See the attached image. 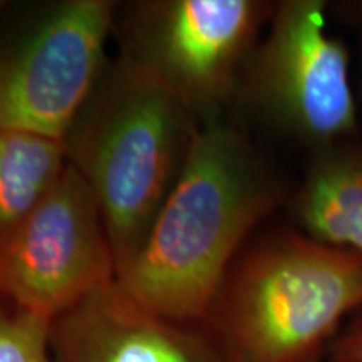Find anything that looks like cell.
<instances>
[{"label":"cell","mask_w":362,"mask_h":362,"mask_svg":"<svg viewBox=\"0 0 362 362\" xmlns=\"http://www.w3.org/2000/svg\"><path fill=\"white\" fill-rule=\"evenodd\" d=\"M284 198L264 156L221 116L200 121L187 163L117 285L153 314L203 324L252 230Z\"/></svg>","instance_id":"6da1fadb"},{"label":"cell","mask_w":362,"mask_h":362,"mask_svg":"<svg viewBox=\"0 0 362 362\" xmlns=\"http://www.w3.org/2000/svg\"><path fill=\"white\" fill-rule=\"evenodd\" d=\"M200 121L160 84L107 61L62 138L67 165L101 208L116 279L133 264L180 178Z\"/></svg>","instance_id":"7a4b0ae2"},{"label":"cell","mask_w":362,"mask_h":362,"mask_svg":"<svg viewBox=\"0 0 362 362\" xmlns=\"http://www.w3.org/2000/svg\"><path fill=\"white\" fill-rule=\"evenodd\" d=\"M359 309V253L280 233L237 257L203 325L228 362H320Z\"/></svg>","instance_id":"3957f363"},{"label":"cell","mask_w":362,"mask_h":362,"mask_svg":"<svg viewBox=\"0 0 362 362\" xmlns=\"http://www.w3.org/2000/svg\"><path fill=\"white\" fill-rule=\"evenodd\" d=\"M274 4L259 0H139L117 19L119 57L160 84L198 121L237 99Z\"/></svg>","instance_id":"277c9868"},{"label":"cell","mask_w":362,"mask_h":362,"mask_svg":"<svg viewBox=\"0 0 362 362\" xmlns=\"http://www.w3.org/2000/svg\"><path fill=\"white\" fill-rule=\"evenodd\" d=\"M111 0H59L0 30V128L62 141L110 59Z\"/></svg>","instance_id":"5b68a950"},{"label":"cell","mask_w":362,"mask_h":362,"mask_svg":"<svg viewBox=\"0 0 362 362\" xmlns=\"http://www.w3.org/2000/svg\"><path fill=\"white\" fill-rule=\"evenodd\" d=\"M325 12L320 0L275 4L237 94L317 151L346 141L357 129L349 52L329 34Z\"/></svg>","instance_id":"8992f818"},{"label":"cell","mask_w":362,"mask_h":362,"mask_svg":"<svg viewBox=\"0 0 362 362\" xmlns=\"http://www.w3.org/2000/svg\"><path fill=\"white\" fill-rule=\"evenodd\" d=\"M116 280L101 208L72 166L0 242V297L54 320Z\"/></svg>","instance_id":"52a82bcc"},{"label":"cell","mask_w":362,"mask_h":362,"mask_svg":"<svg viewBox=\"0 0 362 362\" xmlns=\"http://www.w3.org/2000/svg\"><path fill=\"white\" fill-rule=\"evenodd\" d=\"M52 362H228L203 324L153 314L115 280L51 322Z\"/></svg>","instance_id":"ba28073f"},{"label":"cell","mask_w":362,"mask_h":362,"mask_svg":"<svg viewBox=\"0 0 362 362\" xmlns=\"http://www.w3.org/2000/svg\"><path fill=\"white\" fill-rule=\"evenodd\" d=\"M292 211L307 237L362 257V141L319 149Z\"/></svg>","instance_id":"9c48e42d"},{"label":"cell","mask_w":362,"mask_h":362,"mask_svg":"<svg viewBox=\"0 0 362 362\" xmlns=\"http://www.w3.org/2000/svg\"><path fill=\"white\" fill-rule=\"evenodd\" d=\"M59 139L0 128V242L66 170Z\"/></svg>","instance_id":"30bf717a"},{"label":"cell","mask_w":362,"mask_h":362,"mask_svg":"<svg viewBox=\"0 0 362 362\" xmlns=\"http://www.w3.org/2000/svg\"><path fill=\"white\" fill-rule=\"evenodd\" d=\"M51 322L0 297V362H52Z\"/></svg>","instance_id":"8fae6325"},{"label":"cell","mask_w":362,"mask_h":362,"mask_svg":"<svg viewBox=\"0 0 362 362\" xmlns=\"http://www.w3.org/2000/svg\"><path fill=\"white\" fill-rule=\"evenodd\" d=\"M329 354L334 362H362V317L339 334Z\"/></svg>","instance_id":"7c38bea8"},{"label":"cell","mask_w":362,"mask_h":362,"mask_svg":"<svg viewBox=\"0 0 362 362\" xmlns=\"http://www.w3.org/2000/svg\"><path fill=\"white\" fill-rule=\"evenodd\" d=\"M11 11V4L6 2V0H0V21L4 19V16Z\"/></svg>","instance_id":"4fadbf2b"}]
</instances>
